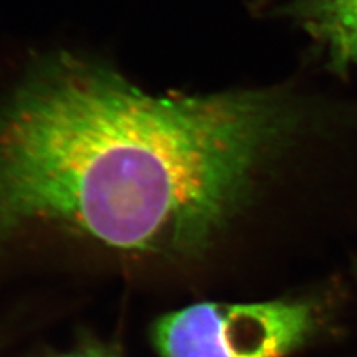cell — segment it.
Returning a JSON list of instances; mask_svg holds the SVG:
<instances>
[{"mask_svg":"<svg viewBox=\"0 0 357 357\" xmlns=\"http://www.w3.org/2000/svg\"><path fill=\"white\" fill-rule=\"evenodd\" d=\"M55 357H121V356L114 347H109V345L100 344V342H86L79 345V347L73 349L72 351H67Z\"/></svg>","mask_w":357,"mask_h":357,"instance_id":"cell-4","label":"cell"},{"mask_svg":"<svg viewBox=\"0 0 357 357\" xmlns=\"http://www.w3.org/2000/svg\"><path fill=\"white\" fill-rule=\"evenodd\" d=\"M341 60L344 63H354V64H357V38L349 45L347 50H345V52L342 54Z\"/></svg>","mask_w":357,"mask_h":357,"instance_id":"cell-5","label":"cell"},{"mask_svg":"<svg viewBox=\"0 0 357 357\" xmlns=\"http://www.w3.org/2000/svg\"><path fill=\"white\" fill-rule=\"evenodd\" d=\"M301 15L340 59L357 38V0H305Z\"/></svg>","mask_w":357,"mask_h":357,"instance_id":"cell-3","label":"cell"},{"mask_svg":"<svg viewBox=\"0 0 357 357\" xmlns=\"http://www.w3.org/2000/svg\"><path fill=\"white\" fill-rule=\"evenodd\" d=\"M294 124L273 93L153 96L55 55L0 109V243L50 222L116 250L199 253Z\"/></svg>","mask_w":357,"mask_h":357,"instance_id":"cell-1","label":"cell"},{"mask_svg":"<svg viewBox=\"0 0 357 357\" xmlns=\"http://www.w3.org/2000/svg\"><path fill=\"white\" fill-rule=\"evenodd\" d=\"M312 307L298 301L204 303L162 316L153 326L161 357H283L316 329Z\"/></svg>","mask_w":357,"mask_h":357,"instance_id":"cell-2","label":"cell"}]
</instances>
